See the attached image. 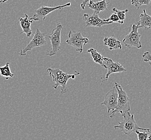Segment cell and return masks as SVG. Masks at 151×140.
Returning a JSON list of instances; mask_svg holds the SVG:
<instances>
[{"instance_id": "obj_7", "label": "cell", "mask_w": 151, "mask_h": 140, "mask_svg": "<svg viewBox=\"0 0 151 140\" xmlns=\"http://www.w3.org/2000/svg\"><path fill=\"white\" fill-rule=\"evenodd\" d=\"M138 29L139 27L138 25H132L130 33L127 34L123 40L124 45L129 49H131L132 47H136L138 49H140L142 46L140 40L141 35L139 34L138 31Z\"/></svg>"}, {"instance_id": "obj_18", "label": "cell", "mask_w": 151, "mask_h": 140, "mask_svg": "<svg viewBox=\"0 0 151 140\" xmlns=\"http://www.w3.org/2000/svg\"><path fill=\"white\" fill-rule=\"evenodd\" d=\"M112 10H113L114 12L117 14V15L118 16V18L121 21V25H123L124 23V21L125 19L126 14L128 12L129 10L127 9H125V10H118V9H116L115 8H114L112 9Z\"/></svg>"}, {"instance_id": "obj_22", "label": "cell", "mask_w": 151, "mask_h": 140, "mask_svg": "<svg viewBox=\"0 0 151 140\" xmlns=\"http://www.w3.org/2000/svg\"><path fill=\"white\" fill-rule=\"evenodd\" d=\"M142 57L144 58V61L145 62H148L151 66V55L148 51L145 52L142 55Z\"/></svg>"}, {"instance_id": "obj_5", "label": "cell", "mask_w": 151, "mask_h": 140, "mask_svg": "<svg viewBox=\"0 0 151 140\" xmlns=\"http://www.w3.org/2000/svg\"><path fill=\"white\" fill-rule=\"evenodd\" d=\"M46 37V34L41 32L40 29L37 28L32 39L31 40L30 42L23 49H22L18 55L20 56H25L27 55V52L28 51H30L32 49L37 47H40L47 45Z\"/></svg>"}, {"instance_id": "obj_8", "label": "cell", "mask_w": 151, "mask_h": 140, "mask_svg": "<svg viewBox=\"0 0 151 140\" xmlns=\"http://www.w3.org/2000/svg\"><path fill=\"white\" fill-rule=\"evenodd\" d=\"M103 67L108 70V72L104 78L102 77V84L104 81L108 80L109 76L112 73H121L127 71L126 69L118 62H115L111 59L106 57H103Z\"/></svg>"}, {"instance_id": "obj_25", "label": "cell", "mask_w": 151, "mask_h": 140, "mask_svg": "<svg viewBox=\"0 0 151 140\" xmlns=\"http://www.w3.org/2000/svg\"><path fill=\"white\" fill-rule=\"evenodd\" d=\"M148 140H151V134H150V135H149V136H148Z\"/></svg>"}, {"instance_id": "obj_21", "label": "cell", "mask_w": 151, "mask_h": 140, "mask_svg": "<svg viewBox=\"0 0 151 140\" xmlns=\"http://www.w3.org/2000/svg\"><path fill=\"white\" fill-rule=\"evenodd\" d=\"M136 134H137L138 139L137 140H148L149 134L145 132H140L138 131H136Z\"/></svg>"}, {"instance_id": "obj_11", "label": "cell", "mask_w": 151, "mask_h": 140, "mask_svg": "<svg viewBox=\"0 0 151 140\" xmlns=\"http://www.w3.org/2000/svg\"><path fill=\"white\" fill-rule=\"evenodd\" d=\"M83 19L85 21L86 27H101L104 25H110L112 23V22H105L102 19L99 17V16L93 14L91 16L87 14L83 15Z\"/></svg>"}, {"instance_id": "obj_9", "label": "cell", "mask_w": 151, "mask_h": 140, "mask_svg": "<svg viewBox=\"0 0 151 140\" xmlns=\"http://www.w3.org/2000/svg\"><path fill=\"white\" fill-rule=\"evenodd\" d=\"M71 5L70 2L66 3L64 5H61L56 6H42L39 8L38 9L35 10L36 14L31 17H32L34 19V21H38L40 20H42L44 21L45 19L46 16L48 15L51 12H54L57 10L63 9L66 6H70Z\"/></svg>"}, {"instance_id": "obj_17", "label": "cell", "mask_w": 151, "mask_h": 140, "mask_svg": "<svg viewBox=\"0 0 151 140\" xmlns=\"http://www.w3.org/2000/svg\"><path fill=\"white\" fill-rule=\"evenodd\" d=\"M9 62H6L4 66L0 67V74L1 76L6 77V80H8L9 78H12L14 76V74L12 72L9 67Z\"/></svg>"}, {"instance_id": "obj_3", "label": "cell", "mask_w": 151, "mask_h": 140, "mask_svg": "<svg viewBox=\"0 0 151 140\" xmlns=\"http://www.w3.org/2000/svg\"><path fill=\"white\" fill-rule=\"evenodd\" d=\"M115 86L118 92V100L116 109L110 115V118H113L118 114H121L130 111V100L127 93L123 90L120 84L115 82Z\"/></svg>"}, {"instance_id": "obj_16", "label": "cell", "mask_w": 151, "mask_h": 140, "mask_svg": "<svg viewBox=\"0 0 151 140\" xmlns=\"http://www.w3.org/2000/svg\"><path fill=\"white\" fill-rule=\"evenodd\" d=\"M87 52L91 54V58L93 60V61L96 64H100L103 67V59L102 55L100 53L97 52L94 48H91L88 50Z\"/></svg>"}, {"instance_id": "obj_23", "label": "cell", "mask_w": 151, "mask_h": 140, "mask_svg": "<svg viewBox=\"0 0 151 140\" xmlns=\"http://www.w3.org/2000/svg\"><path fill=\"white\" fill-rule=\"evenodd\" d=\"M90 1L91 0H84L81 4V8L82 10H84L85 9V6L87 5V4L89 2V1Z\"/></svg>"}, {"instance_id": "obj_15", "label": "cell", "mask_w": 151, "mask_h": 140, "mask_svg": "<svg viewBox=\"0 0 151 140\" xmlns=\"http://www.w3.org/2000/svg\"><path fill=\"white\" fill-rule=\"evenodd\" d=\"M103 42L110 50L122 49L121 42L114 36L106 37L103 39Z\"/></svg>"}, {"instance_id": "obj_10", "label": "cell", "mask_w": 151, "mask_h": 140, "mask_svg": "<svg viewBox=\"0 0 151 140\" xmlns=\"http://www.w3.org/2000/svg\"><path fill=\"white\" fill-rule=\"evenodd\" d=\"M118 100V92L115 86L110 90L106 95L105 99L101 103V105H103L106 106V108L108 110V113H110V111H114L116 109L117 104Z\"/></svg>"}, {"instance_id": "obj_6", "label": "cell", "mask_w": 151, "mask_h": 140, "mask_svg": "<svg viewBox=\"0 0 151 140\" xmlns=\"http://www.w3.org/2000/svg\"><path fill=\"white\" fill-rule=\"evenodd\" d=\"M89 42L88 38L82 36L80 31L76 32L72 30L70 31L68 38L66 40L68 44L74 47L76 51L80 53L82 52L83 46L86 45Z\"/></svg>"}, {"instance_id": "obj_1", "label": "cell", "mask_w": 151, "mask_h": 140, "mask_svg": "<svg viewBox=\"0 0 151 140\" xmlns=\"http://www.w3.org/2000/svg\"><path fill=\"white\" fill-rule=\"evenodd\" d=\"M46 72L52 79L53 82H55V85H53V87L57 89L59 86H61L60 93L61 95L66 93L68 90L67 87V83L68 80L70 78L74 79L76 76L80 74L79 72L75 71L76 72L75 74H68L59 69H54L51 68H48Z\"/></svg>"}, {"instance_id": "obj_13", "label": "cell", "mask_w": 151, "mask_h": 140, "mask_svg": "<svg viewBox=\"0 0 151 140\" xmlns=\"http://www.w3.org/2000/svg\"><path fill=\"white\" fill-rule=\"evenodd\" d=\"M88 7L94 10V14L99 15L101 12H102L107 9L108 3L106 0H102L101 1L94 2L93 0H91L87 4Z\"/></svg>"}, {"instance_id": "obj_12", "label": "cell", "mask_w": 151, "mask_h": 140, "mask_svg": "<svg viewBox=\"0 0 151 140\" xmlns=\"http://www.w3.org/2000/svg\"><path fill=\"white\" fill-rule=\"evenodd\" d=\"M21 27L23 31L21 34L25 33L26 34L27 38H29L32 35V31L31 29V25L33 23L34 19L31 17L29 18V16L27 14H25V17H19L18 18Z\"/></svg>"}, {"instance_id": "obj_20", "label": "cell", "mask_w": 151, "mask_h": 140, "mask_svg": "<svg viewBox=\"0 0 151 140\" xmlns=\"http://www.w3.org/2000/svg\"><path fill=\"white\" fill-rule=\"evenodd\" d=\"M103 20L105 22H112V23L115 22V23H119L121 24V21L118 18V16L117 15V14L115 12H114L109 18L107 19H103Z\"/></svg>"}, {"instance_id": "obj_24", "label": "cell", "mask_w": 151, "mask_h": 140, "mask_svg": "<svg viewBox=\"0 0 151 140\" xmlns=\"http://www.w3.org/2000/svg\"><path fill=\"white\" fill-rule=\"evenodd\" d=\"M8 0H0V4H2L6 2Z\"/></svg>"}, {"instance_id": "obj_14", "label": "cell", "mask_w": 151, "mask_h": 140, "mask_svg": "<svg viewBox=\"0 0 151 140\" xmlns=\"http://www.w3.org/2000/svg\"><path fill=\"white\" fill-rule=\"evenodd\" d=\"M137 25L139 28H144L145 30L151 29V16L146 13L145 8L143 9V13L140 15V19Z\"/></svg>"}, {"instance_id": "obj_2", "label": "cell", "mask_w": 151, "mask_h": 140, "mask_svg": "<svg viewBox=\"0 0 151 140\" xmlns=\"http://www.w3.org/2000/svg\"><path fill=\"white\" fill-rule=\"evenodd\" d=\"M121 115L123 116V119L121 122H119L118 125L114 126L116 130L119 129L127 135H129L132 133L135 132L138 130L148 131H150L148 128H142L139 127L135 121L134 115L131 114L130 112L122 113Z\"/></svg>"}, {"instance_id": "obj_19", "label": "cell", "mask_w": 151, "mask_h": 140, "mask_svg": "<svg viewBox=\"0 0 151 140\" xmlns=\"http://www.w3.org/2000/svg\"><path fill=\"white\" fill-rule=\"evenodd\" d=\"M151 1V0H131V4L136 6L137 9H139L142 5H149Z\"/></svg>"}, {"instance_id": "obj_4", "label": "cell", "mask_w": 151, "mask_h": 140, "mask_svg": "<svg viewBox=\"0 0 151 140\" xmlns=\"http://www.w3.org/2000/svg\"><path fill=\"white\" fill-rule=\"evenodd\" d=\"M63 26L61 23H58L56 27L53 29L50 36H47L51 41V50L46 53L48 56H53L57 53L61 49V35Z\"/></svg>"}]
</instances>
